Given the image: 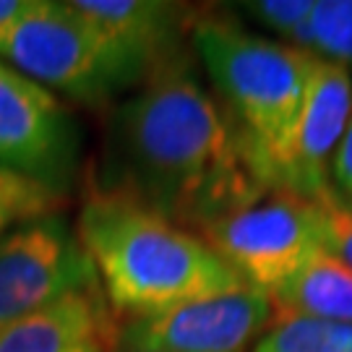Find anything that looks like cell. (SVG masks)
Returning <instances> with one entry per match:
<instances>
[{"instance_id": "3957f363", "label": "cell", "mask_w": 352, "mask_h": 352, "mask_svg": "<svg viewBox=\"0 0 352 352\" xmlns=\"http://www.w3.org/2000/svg\"><path fill=\"white\" fill-rule=\"evenodd\" d=\"M190 34L253 173L266 188L282 190L314 55L214 16L196 21Z\"/></svg>"}, {"instance_id": "7a4b0ae2", "label": "cell", "mask_w": 352, "mask_h": 352, "mask_svg": "<svg viewBox=\"0 0 352 352\" xmlns=\"http://www.w3.org/2000/svg\"><path fill=\"white\" fill-rule=\"evenodd\" d=\"M76 232L113 314L144 318L245 287L201 235L115 193L89 190Z\"/></svg>"}, {"instance_id": "ba28073f", "label": "cell", "mask_w": 352, "mask_h": 352, "mask_svg": "<svg viewBox=\"0 0 352 352\" xmlns=\"http://www.w3.org/2000/svg\"><path fill=\"white\" fill-rule=\"evenodd\" d=\"M274 324L272 298L253 287L131 318L120 329L126 352H253Z\"/></svg>"}, {"instance_id": "ffe728a7", "label": "cell", "mask_w": 352, "mask_h": 352, "mask_svg": "<svg viewBox=\"0 0 352 352\" xmlns=\"http://www.w3.org/2000/svg\"><path fill=\"white\" fill-rule=\"evenodd\" d=\"M118 352H126V350H118Z\"/></svg>"}, {"instance_id": "2e32d148", "label": "cell", "mask_w": 352, "mask_h": 352, "mask_svg": "<svg viewBox=\"0 0 352 352\" xmlns=\"http://www.w3.org/2000/svg\"><path fill=\"white\" fill-rule=\"evenodd\" d=\"M60 196L24 175L0 167V235L13 227L55 214Z\"/></svg>"}, {"instance_id": "8fae6325", "label": "cell", "mask_w": 352, "mask_h": 352, "mask_svg": "<svg viewBox=\"0 0 352 352\" xmlns=\"http://www.w3.org/2000/svg\"><path fill=\"white\" fill-rule=\"evenodd\" d=\"M120 329L100 285L71 292L0 334V352H118Z\"/></svg>"}, {"instance_id": "8992f818", "label": "cell", "mask_w": 352, "mask_h": 352, "mask_svg": "<svg viewBox=\"0 0 352 352\" xmlns=\"http://www.w3.org/2000/svg\"><path fill=\"white\" fill-rule=\"evenodd\" d=\"M97 282L76 225L47 214L0 235V334Z\"/></svg>"}, {"instance_id": "277c9868", "label": "cell", "mask_w": 352, "mask_h": 352, "mask_svg": "<svg viewBox=\"0 0 352 352\" xmlns=\"http://www.w3.org/2000/svg\"><path fill=\"white\" fill-rule=\"evenodd\" d=\"M0 60L87 107L141 87L136 74L71 0H29L0 26Z\"/></svg>"}, {"instance_id": "6da1fadb", "label": "cell", "mask_w": 352, "mask_h": 352, "mask_svg": "<svg viewBox=\"0 0 352 352\" xmlns=\"http://www.w3.org/2000/svg\"><path fill=\"white\" fill-rule=\"evenodd\" d=\"M97 188L196 235L272 190L183 55L154 71L113 113Z\"/></svg>"}, {"instance_id": "5bb4252c", "label": "cell", "mask_w": 352, "mask_h": 352, "mask_svg": "<svg viewBox=\"0 0 352 352\" xmlns=\"http://www.w3.org/2000/svg\"><path fill=\"white\" fill-rule=\"evenodd\" d=\"M314 6L316 0H251V3H243L240 8L264 29L274 32L282 39V45L311 52L314 47V34H311Z\"/></svg>"}, {"instance_id": "52a82bcc", "label": "cell", "mask_w": 352, "mask_h": 352, "mask_svg": "<svg viewBox=\"0 0 352 352\" xmlns=\"http://www.w3.org/2000/svg\"><path fill=\"white\" fill-rule=\"evenodd\" d=\"M81 136L65 102L0 60V167L63 196Z\"/></svg>"}, {"instance_id": "ac0fdd59", "label": "cell", "mask_w": 352, "mask_h": 352, "mask_svg": "<svg viewBox=\"0 0 352 352\" xmlns=\"http://www.w3.org/2000/svg\"><path fill=\"white\" fill-rule=\"evenodd\" d=\"M329 173H331V183H334L331 188H334V193L344 204L352 206V118L347 131H344V136H342L340 146L334 151V160H331Z\"/></svg>"}, {"instance_id": "7c38bea8", "label": "cell", "mask_w": 352, "mask_h": 352, "mask_svg": "<svg viewBox=\"0 0 352 352\" xmlns=\"http://www.w3.org/2000/svg\"><path fill=\"white\" fill-rule=\"evenodd\" d=\"M274 316L352 327V269L321 251L272 295Z\"/></svg>"}, {"instance_id": "9a60e30c", "label": "cell", "mask_w": 352, "mask_h": 352, "mask_svg": "<svg viewBox=\"0 0 352 352\" xmlns=\"http://www.w3.org/2000/svg\"><path fill=\"white\" fill-rule=\"evenodd\" d=\"M311 52L352 76V0H316Z\"/></svg>"}, {"instance_id": "e0dca14e", "label": "cell", "mask_w": 352, "mask_h": 352, "mask_svg": "<svg viewBox=\"0 0 352 352\" xmlns=\"http://www.w3.org/2000/svg\"><path fill=\"white\" fill-rule=\"evenodd\" d=\"M318 206V225H321V243L324 251L331 253L334 258H340L344 266L352 269V206L344 204L329 188L314 199Z\"/></svg>"}, {"instance_id": "9c48e42d", "label": "cell", "mask_w": 352, "mask_h": 352, "mask_svg": "<svg viewBox=\"0 0 352 352\" xmlns=\"http://www.w3.org/2000/svg\"><path fill=\"white\" fill-rule=\"evenodd\" d=\"M352 118V76L337 63L314 55L311 81L292 136L282 190L318 199L331 188L329 167Z\"/></svg>"}, {"instance_id": "30bf717a", "label": "cell", "mask_w": 352, "mask_h": 352, "mask_svg": "<svg viewBox=\"0 0 352 352\" xmlns=\"http://www.w3.org/2000/svg\"><path fill=\"white\" fill-rule=\"evenodd\" d=\"M74 8L115 47L141 84L180 58L186 8L162 0H71Z\"/></svg>"}, {"instance_id": "d6986e66", "label": "cell", "mask_w": 352, "mask_h": 352, "mask_svg": "<svg viewBox=\"0 0 352 352\" xmlns=\"http://www.w3.org/2000/svg\"><path fill=\"white\" fill-rule=\"evenodd\" d=\"M29 0H0V26H6L8 21H13L19 13L26 8Z\"/></svg>"}, {"instance_id": "4fadbf2b", "label": "cell", "mask_w": 352, "mask_h": 352, "mask_svg": "<svg viewBox=\"0 0 352 352\" xmlns=\"http://www.w3.org/2000/svg\"><path fill=\"white\" fill-rule=\"evenodd\" d=\"M253 352H352V327L298 316H274Z\"/></svg>"}, {"instance_id": "5b68a950", "label": "cell", "mask_w": 352, "mask_h": 352, "mask_svg": "<svg viewBox=\"0 0 352 352\" xmlns=\"http://www.w3.org/2000/svg\"><path fill=\"white\" fill-rule=\"evenodd\" d=\"M201 238L245 287L269 298L324 251L316 201L279 188L217 219Z\"/></svg>"}]
</instances>
